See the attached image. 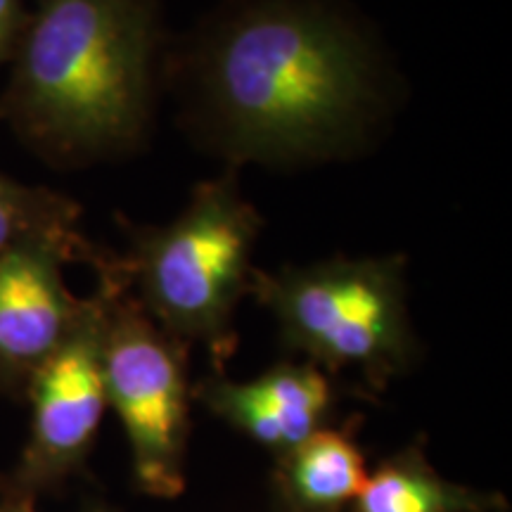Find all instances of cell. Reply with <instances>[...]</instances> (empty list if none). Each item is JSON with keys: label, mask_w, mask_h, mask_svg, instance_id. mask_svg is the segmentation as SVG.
<instances>
[{"label": "cell", "mask_w": 512, "mask_h": 512, "mask_svg": "<svg viewBox=\"0 0 512 512\" xmlns=\"http://www.w3.org/2000/svg\"><path fill=\"white\" fill-rule=\"evenodd\" d=\"M169 67L200 143L230 166L356 157L392 105L387 57L339 0H228Z\"/></svg>", "instance_id": "obj_1"}, {"label": "cell", "mask_w": 512, "mask_h": 512, "mask_svg": "<svg viewBox=\"0 0 512 512\" xmlns=\"http://www.w3.org/2000/svg\"><path fill=\"white\" fill-rule=\"evenodd\" d=\"M162 41L159 0H31L0 124L60 171L133 155L152 128Z\"/></svg>", "instance_id": "obj_2"}, {"label": "cell", "mask_w": 512, "mask_h": 512, "mask_svg": "<svg viewBox=\"0 0 512 512\" xmlns=\"http://www.w3.org/2000/svg\"><path fill=\"white\" fill-rule=\"evenodd\" d=\"M121 264L140 306L178 342H200L221 368L235 351V311L252 290L264 219L228 171L192 190L164 226H128Z\"/></svg>", "instance_id": "obj_3"}, {"label": "cell", "mask_w": 512, "mask_h": 512, "mask_svg": "<svg viewBox=\"0 0 512 512\" xmlns=\"http://www.w3.org/2000/svg\"><path fill=\"white\" fill-rule=\"evenodd\" d=\"M249 297L271 311L287 349L328 375L354 370L375 392L418 356L401 254L254 268Z\"/></svg>", "instance_id": "obj_4"}, {"label": "cell", "mask_w": 512, "mask_h": 512, "mask_svg": "<svg viewBox=\"0 0 512 512\" xmlns=\"http://www.w3.org/2000/svg\"><path fill=\"white\" fill-rule=\"evenodd\" d=\"M91 266L107 290L102 366L107 403L124 427L133 482L152 498L185 491L192 384L188 344L159 328L128 285L121 254L95 249Z\"/></svg>", "instance_id": "obj_5"}, {"label": "cell", "mask_w": 512, "mask_h": 512, "mask_svg": "<svg viewBox=\"0 0 512 512\" xmlns=\"http://www.w3.org/2000/svg\"><path fill=\"white\" fill-rule=\"evenodd\" d=\"M105 309L107 290L95 278L79 323L31 377L24 394L31 406L29 439L17 465L0 475V496L38 501L86 467L110 408L102 366Z\"/></svg>", "instance_id": "obj_6"}, {"label": "cell", "mask_w": 512, "mask_h": 512, "mask_svg": "<svg viewBox=\"0 0 512 512\" xmlns=\"http://www.w3.org/2000/svg\"><path fill=\"white\" fill-rule=\"evenodd\" d=\"M83 233L34 235L0 252V392L24 399L36 370L79 323L86 297L64 283V266L91 264Z\"/></svg>", "instance_id": "obj_7"}, {"label": "cell", "mask_w": 512, "mask_h": 512, "mask_svg": "<svg viewBox=\"0 0 512 512\" xmlns=\"http://www.w3.org/2000/svg\"><path fill=\"white\" fill-rule=\"evenodd\" d=\"M216 418L283 456L328 427L335 408L330 375L313 363H280L256 380L233 382L221 373L192 389Z\"/></svg>", "instance_id": "obj_8"}, {"label": "cell", "mask_w": 512, "mask_h": 512, "mask_svg": "<svg viewBox=\"0 0 512 512\" xmlns=\"http://www.w3.org/2000/svg\"><path fill=\"white\" fill-rule=\"evenodd\" d=\"M275 479L290 512H344L361 494L368 467L351 432L328 425L280 456Z\"/></svg>", "instance_id": "obj_9"}, {"label": "cell", "mask_w": 512, "mask_h": 512, "mask_svg": "<svg viewBox=\"0 0 512 512\" xmlns=\"http://www.w3.org/2000/svg\"><path fill=\"white\" fill-rule=\"evenodd\" d=\"M505 498L453 484L427 463L418 448L382 460L368 475L351 512H503Z\"/></svg>", "instance_id": "obj_10"}, {"label": "cell", "mask_w": 512, "mask_h": 512, "mask_svg": "<svg viewBox=\"0 0 512 512\" xmlns=\"http://www.w3.org/2000/svg\"><path fill=\"white\" fill-rule=\"evenodd\" d=\"M79 219L74 197L0 174V252L34 235L81 233Z\"/></svg>", "instance_id": "obj_11"}, {"label": "cell", "mask_w": 512, "mask_h": 512, "mask_svg": "<svg viewBox=\"0 0 512 512\" xmlns=\"http://www.w3.org/2000/svg\"><path fill=\"white\" fill-rule=\"evenodd\" d=\"M31 15V0H0V67L15 57Z\"/></svg>", "instance_id": "obj_12"}, {"label": "cell", "mask_w": 512, "mask_h": 512, "mask_svg": "<svg viewBox=\"0 0 512 512\" xmlns=\"http://www.w3.org/2000/svg\"><path fill=\"white\" fill-rule=\"evenodd\" d=\"M0 512H38V510H36V501L0 496Z\"/></svg>", "instance_id": "obj_13"}, {"label": "cell", "mask_w": 512, "mask_h": 512, "mask_svg": "<svg viewBox=\"0 0 512 512\" xmlns=\"http://www.w3.org/2000/svg\"><path fill=\"white\" fill-rule=\"evenodd\" d=\"M86 512H114L110 508H105V505H93V508H88Z\"/></svg>", "instance_id": "obj_14"}]
</instances>
